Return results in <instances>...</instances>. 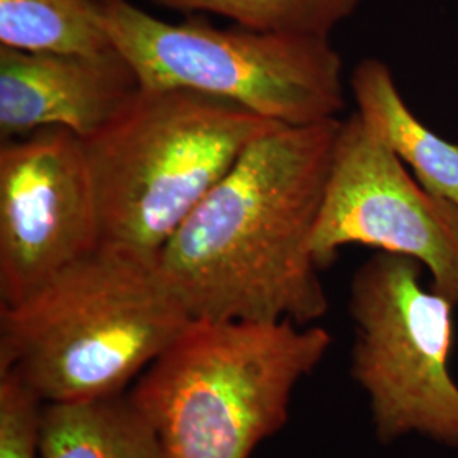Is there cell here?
Listing matches in <instances>:
<instances>
[{
    "instance_id": "cell-5",
    "label": "cell",
    "mask_w": 458,
    "mask_h": 458,
    "mask_svg": "<svg viewBox=\"0 0 458 458\" xmlns=\"http://www.w3.org/2000/svg\"><path fill=\"white\" fill-rule=\"evenodd\" d=\"M104 22L141 87L196 90L287 126L344 111V62L329 38L170 22L130 0L104 2Z\"/></svg>"
},
{
    "instance_id": "cell-12",
    "label": "cell",
    "mask_w": 458,
    "mask_h": 458,
    "mask_svg": "<svg viewBox=\"0 0 458 458\" xmlns=\"http://www.w3.org/2000/svg\"><path fill=\"white\" fill-rule=\"evenodd\" d=\"M0 47L39 53L114 48L100 0H0Z\"/></svg>"
},
{
    "instance_id": "cell-7",
    "label": "cell",
    "mask_w": 458,
    "mask_h": 458,
    "mask_svg": "<svg viewBox=\"0 0 458 458\" xmlns=\"http://www.w3.org/2000/svg\"><path fill=\"white\" fill-rule=\"evenodd\" d=\"M348 245L421 263L431 289L458 306V208L428 192L357 113L340 124L312 234L319 270Z\"/></svg>"
},
{
    "instance_id": "cell-9",
    "label": "cell",
    "mask_w": 458,
    "mask_h": 458,
    "mask_svg": "<svg viewBox=\"0 0 458 458\" xmlns=\"http://www.w3.org/2000/svg\"><path fill=\"white\" fill-rule=\"evenodd\" d=\"M141 89L115 48L100 53H39L0 47V140L43 128L89 138Z\"/></svg>"
},
{
    "instance_id": "cell-13",
    "label": "cell",
    "mask_w": 458,
    "mask_h": 458,
    "mask_svg": "<svg viewBox=\"0 0 458 458\" xmlns=\"http://www.w3.org/2000/svg\"><path fill=\"white\" fill-rule=\"evenodd\" d=\"M187 14L226 17L238 26L270 33L329 38L353 16L361 0H148Z\"/></svg>"
},
{
    "instance_id": "cell-10",
    "label": "cell",
    "mask_w": 458,
    "mask_h": 458,
    "mask_svg": "<svg viewBox=\"0 0 458 458\" xmlns=\"http://www.w3.org/2000/svg\"><path fill=\"white\" fill-rule=\"evenodd\" d=\"M350 87L361 123L428 192L458 208V145L438 136L411 111L389 65L363 58L352 72Z\"/></svg>"
},
{
    "instance_id": "cell-15",
    "label": "cell",
    "mask_w": 458,
    "mask_h": 458,
    "mask_svg": "<svg viewBox=\"0 0 458 458\" xmlns=\"http://www.w3.org/2000/svg\"><path fill=\"white\" fill-rule=\"evenodd\" d=\"M100 2H113V0H100Z\"/></svg>"
},
{
    "instance_id": "cell-8",
    "label": "cell",
    "mask_w": 458,
    "mask_h": 458,
    "mask_svg": "<svg viewBox=\"0 0 458 458\" xmlns=\"http://www.w3.org/2000/svg\"><path fill=\"white\" fill-rule=\"evenodd\" d=\"M102 246L82 138L43 128L0 145V301L17 304Z\"/></svg>"
},
{
    "instance_id": "cell-2",
    "label": "cell",
    "mask_w": 458,
    "mask_h": 458,
    "mask_svg": "<svg viewBox=\"0 0 458 458\" xmlns=\"http://www.w3.org/2000/svg\"><path fill=\"white\" fill-rule=\"evenodd\" d=\"M191 323L158 259L102 245L0 304V376L43 404L124 394Z\"/></svg>"
},
{
    "instance_id": "cell-6",
    "label": "cell",
    "mask_w": 458,
    "mask_h": 458,
    "mask_svg": "<svg viewBox=\"0 0 458 458\" xmlns=\"http://www.w3.org/2000/svg\"><path fill=\"white\" fill-rule=\"evenodd\" d=\"M423 265L376 251L352 278V376L369 397L377 440L411 433L458 448V386L448 370L455 304L423 287Z\"/></svg>"
},
{
    "instance_id": "cell-11",
    "label": "cell",
    "mask_w": 458,
    "mask_h": 458,
    "mask_svg": "<svg viewBox=\"0 0 458 458\" xmlns=\"http://www.w3.org/2000/svg\"><path fill=\"white\" fill-rule=\"evenodd\" d=\"M38 450L39 458H166L130 393L43 404Z\"/></svg>"
},
{
    "instance_id": "cell-3",
    "label": "cell",
    "mask_w": 458,
    "mask_h": 458,
    "mask_svg": "<svg viewBox=\"0 0 458 458\" xmlns=\"http://www.w3.org/2000/svg\"><path fill=\"white\" fill-rule=\"evenodd\" d=\"M331 344L316 325L192 319L130 395L166 458H250L285 425L297 384Z\"/></svg>"
},
{
    "instance_id": "cell-14",
    "label": "cell",
    "mask_w": 458,
    "mask_h": 458,
    "mask_svg": "<svg viewBox=\"0 0 458 458\" xmlns=\"http://www.w3.org/2000/svg\"><path fill=\"white\" fill-rule=\"evenodd\" d=\"M43 403L14 377L0 376V458H39Z\"/></svg>"
},
{
    "instance_id": "cell-4",
    "label": "cell",
    "mask_w": 458,
    "mask_h": 458,
    "mask_svg": "<svg viewBox=\"0 0 458 458\" xmlns=\"http://www.w3.org/2000/svg\"><path fill=\"white\" fill-rule=\"evenodd\" d=\"M277 126L225 98L141 87L111 123L83 140L102 245L158 259L248 147Z\"/></svg>"
},
{
    "instance_id": "cell-1",
    "label": "cell",
    "mask_w": 458,
    "mask_h": 458,
    "mask_svg": "<svg viewBox=\"0 0 458 458\" xmlns=\"http://www.w3.org/2000/svg\"><path fill=\"white\" fill-rule=\"evenodd\" d=\"M340 124L260 136L166 242L158 268L192 319L310 327L327 314L311 242Z\"/></svg>"
}]
</instances>
